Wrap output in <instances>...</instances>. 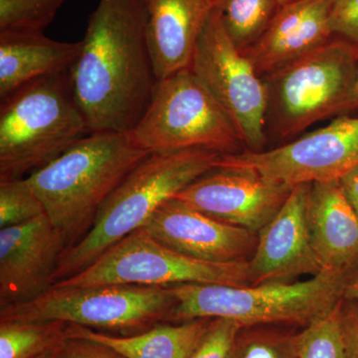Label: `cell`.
<instances>
[{"mask_svg": "<svg viewBox=\"0 0 358 358\" xmlns=\"http://www.w3.org/2000/svg\"><path fill=\"white\" fill-rule=\"evenodd\" d=\"M143 0H100L69 71L89 134L133 131L157 83Z\"/></svg>", "mask_w": 358, "mask_h": 358, "instance_id": "6da1fadb", "label": "cell"}, {"mask_svg": "<svg viewBox=\"0 0 358 358\" xmlns=\"http://www.w3.org/2000/svg\"><path fill=\"white\" fill-rule=\"evenodd\" d=\"M150 155L131 131L88 134L26 178L66 249L88 234L110 195Z\"/></svg>", "mask_w": 358, "mask_h": 358, "instance_id": "7a4b0ae2", "label": "cell"}, {"mask_svg": "<svg viewBox=\"0 0 358 358\" xmlns=\"http://www.w3.org/2000/svg\"><path fill=\"white\" fill-rule=\"evenodd\" d=\"M221 155L211 150H189L155 152L145 157L110 195L88 234L65 250L55 284L81 272L113 245L145 227L162 204L215 169Z\"/></svg>", "mask_w": 358, "mask_h": 358, "instance_id": "3957f363", "label": "cell"}, {"mask_svg": "<svg viewBox=\"0 0 358 358\" xmlns=\"http://www.w3.org/2000/svg\"><path fill=\"white\" fill-rule=\"evenodd\" d=\"M352 274L322 270L305 281L234 287L178 284L171 287L176 306L167 322L230 319L242 327L259 324L308 327L343 301Z\"/></svg>", "mask_w": 358, "mask_h": 358, "instance_id": "277c9868", "label": "cell"}, {"mask_svg": "<svg viewBox=\"0 0 358 358\" xmlns=\"http://www.w3.org/2000/svg\"><path fill=\"white\" fill-rule=\"evenodd\" d=\"M69 71L40 78L2 99L0 182L38 171L89 134Z\"/></svg>", "mask_w": 358, "mask_h": 358, "instance_id": "5b68a950", "label": "cell"}, {"mask_svg": "<svg viewBox=\"0 0 358 358\" xmlns=\"http://www.w3.org/2000/svg\"><path fill=\"white\" fill-rule=\"evenodd\" d=\"M358 51L333 40L263 77L267 88V136L288 140L327 117L352 110Z\"/></svg>", "mask_w": 358, "mask_h": 358, "instance_id": "8992f818", "label": "cell"}, {"mask_svg": "<svg viewBox=\"0 0 358 358\" xmlns=\"http://www.w3.org/2000/svg\"><path fill=\"white\" fill-rule=\"evenodd\" d=\"M131 133L150 154L206 150L234 155L247 150L234 122L190 68L157 81L147 110Z\"/></svg>", "mask_w": 358, "mask_h": 358, "instance_id": "52a82bcc", "label": "cell"}, {"mask_svg": "<svg viewBox=\"0 0 358 358\" xmlns=\"http://www.w3.org/2000/svg\"><path fill=\"white\" fill-rule=\"evenodd\" d=\"M176 306L169 286H53L35 300L0 308V320H61L101 333L134 336L167 322Z\"/></svg>", "mask_w": 358, "mask_h": 358, "instance_id": "ba28073f", "label": "cell"}, {"mask_svg": "<svg viewBox=\"0 0 358 358\" xmlns=\"http://www.w3.org/2000/svg\"><path fill=\"white\" fill-rule=\"evenodd\" d=\"M178 284L249 286V263H212L190 258L160 244L141 228L113 245L89 267L53 286Z\"/></svg>", "mask_w": 358, "mask_h": 358, "instance_id": "9c48e42d", "label": "cell"}, {"mask_svg": "<svg viewBox=\"0 0 358 358\" xmlns=\"http://www.w3.org/2000/svg\"><path fill=\"white\" fill-rule=\"evenodd\" d=\"M190 70L227 113L249 152L267 145L268 95L264 78L233 43L220 14L211 8Z\"/></svg>", "mask_w": 358, "mask_h": 358, "instance_id": "30bf717a", "label": "cell"}, {"mask_svg": "<svg viewBox=\"0 0 358 358\" xmlns=\"http://www.w3.org/2000/svg\"><path fill=\"white\" fill-rule=\"evenodd\" d=\"M358 166V117L341 115L331 124L271 150L222 155L217 167L254 169L289 186L336 180Z\"/></svg>", "mask_w": 358, "mask_h": 358, "instance_id": "8fae6325", "label": "cell"}, {"mask_svg": "<svg viewBox=\"0 0 358 358\" xmlns=\"http://www.w3.org/2000/svg\"><path fill=\"white\" fill-rule=\"evenodd\" d=\"M293 188L254 169L217 167L174 199L222 222L258 233L274 218Z\"/></svg>", "mask_w": 358, "mask_h": 358, "instance_id": "7c38bea8", "label": "cell"}, {"mask_svg": "<svg viewBox=\"0 0 358 358\" xmlns=\"http://www.w3.org/2000/svg\"><path fill=\"white\" fill-rule=\"evenodd\" d=\"M66 248L64 236L46 214L0 229V308L47 293Z\"/></svg>", "mask_w": 358, "mask_h": 358, "instance_id": "4fadbf2b", "label": "cell"}, {"mask_svg": "<svg viewBox=\"0 0 358 358\" xmlns=\"http://www.w3.org/2000/svg\"><path fill=\"white\" fill-rule=\"evenodd\" d=\"M143 229L182 255L212 263L246 262L258 242V233L222 222L178 199L162 204Z\"/></svg>", "mask_w": 358, "mask_h": 358, "instance_id": "5bb4252c", "label": "cell"}, {"mask_svg": "<svg viewBox=\"0 0 358 358\" xmlns=\"http://www.w3.org/2000/svg\"><path fill=\"white\" fill-rule=\"evenodd\" d=\"M310 183L294 186L274 218L258 232V242L248 261L251 285L292 282L322 272L313 251L308 222Z\"/></svg>", "mask_w": 358, "mask_h": 358, "instance_id": "9a60e30c", "label": "cell"}, {"mask_svg": "<svg viewBox=\"0 0 358 358\" xmlns=\"http://www.w3.org/2000/svg\"><path fill=\"white\" fill-rule=\"evenodd\" d=\"M334 0H291L280 6L265 31L243 53L268 76L313 53L334 38Z\"/></svg>", "mask_w": 358, "mask_h": 358, "instance_id": "2e32d148", "label": "cell"}, {"mask_svg": "<svg viewBox=\"0 0 358 358\" xmlns=\"http://www.w3.org/2000/svg\"><path fill=\"white\" fill-rule=\"evenodd\" d=\"M147 39L157 81L192 65L210 0H143Z\"/></svg>", "mask_w": 358, "mask_h": 358, "instance_id": "e0dca14e", "label": "cell"}, {"mask_svg": "<svg viewBox=\"0 0 358 358\" xmlns=\"http://www.w3.org/2000/svg\"><path fill=\"white\" fill-rule=\"evenodd\" d=\"M308 222L322 268L353 274L358 268V216L338 179L310 183Z\"/></svg>", "mask_w": 358, "mask_h": 358, "instance_id": "ac0fdd59", "label": "cell"}, {"mask_svg": "<svg viewBox=\"0 0 358 358\" xmlns=\"http://www.w3.org/2000/svg\"><path fill=\"white\" fill-rule=\"evenodd\" d=\"M81 41L61 42L44 32H0V98L40 78L69 71Z\"/></svg>", "mask_w": 358, "mask_h": 358, "instance_id": "d6986e66", "label": "cell"}, {"mask_svg": "<svg viewBox=\"0 0 358 358\" xmlns=\"http://www.w3.org/2000/svg\"><path fill=\"white\" fill-rule=\"evenodd\" d=\"M211 319L162 322L143 333L117 336L69 324V338H82L110 346L127 358H187Z\"/></svg>", "mask_w": 358, "mask_h": 358, "instance_id": "ffe728a7", "label": "cell"}, {"mask_svg": "<svg viewBox=\"0 0 358 358\" xmlns=\"http://www.w3.org/2000/svg\"><path fill=\"white\" fill-rule=\"evenodd\" d=\"M61 320H0V358H42L69 339Z\"/></svg>", "mask_w": 358, "mask_h": 358, "instance_id": "44dd1931", "label": "cell"}, {"mask_svg": "<svg viewBox=\"0 0 358 358\" xmlns=\"http://www.w3.org/2000/svg\"><path fill=\"white\" fill-rule=\"evenodd\" d=\"M226 32L244 52L262 35L279 9V0H210Z\"/></svg>", "mask_w": 358, "mask_h": 358, "instance_id": "7402d4cb", "label": "cell"}, {"mask_svg": "<svg viewBox=\"0 0 358 358\" xmlns=\"http://www.w3.org/2000/svg\"><path fill=\"white\" fill-rule=\"evenodd\" d=\"M298 334L287 326L242 327L232 358H300Z\"/></svg>", "mask_w": 358, "mask_h": 358, "instance_id": "603a6c76", "label": "cell"}, {"mask_svg": "<svg viewBox=\"0 0 358 358\" xmlns=\"http://www.w3.org/2000/svg\"><path fill=\"white\" fill-rule=\"evenodd\" d=\"M341 303L299 331L300 358H343Z\"/></svg>", "mask_w": 358, "mask_h": 358, "instance_id": "cb8c5ba5", "label": "cell"}, {"mask_svg": "<svg viewBox=\"0 0 358 358\" xmlns=\"http://www.w3.org/2000/svg\"><path fill=\"white\" fill-rule=\"evenodd\" d=\"M67 0H0V32H44Z\"/></svg>", "mask_w": 358, "mask_h": 358, "instance_id": "d4e9b609", "label": "cell"}, {"mask_svg": "<svg viewBox=\"0 0 358 358\" xmlns=\"http://www.w3.org/2000/svg\"><path fill=\"white\" fill-rule=\"evenodd\" d=\"M43 214V204L27 178L0 182V229L29 222Z\"/></svg>", "mask_w": 358, "mask_h": 358, "instance_id": "484cf974", "label": "cell"}, {"mask_svg": "<svg viewBox=\"0 0 358 358\" xmlns=\"http://www.w3.org/2000/svg\"><path fill=\"white\" fill-rule=\"evenodd\" d=\"M242 324L230 319H211L187 358H232Z\"/></svg>", "mask_w": 358, "mask_h": 358, "instance_id": "4316f807", "label": "cell"}, {"mask_svg": "<svg viewBox=\"0 0 358 358\" xmlns=\"http://www.w3.org/2000/svg\"><path fill=\"white\" fill-rule=\"evenodd\" d=\"M331 25L334 36L350 42L358 51V0H334Z\"/></svg>", "mask_w": 358, "mask_h": 358, "instance_id": "83f0119b", "label": "cell"}, {"mask_svg": "<svg viewBox=\"0 0 358 358\" xmlns=\"http://www.w3.org/2000/svg\"><path fill=\"white\" fill-rule=\"evenodd\" d=\"M62 358H127L102 343L82 338H70L60 350Z\"/></svg>", "mask_w": 358, "mask_h": 358, "instance_id": "f1b7e54d", "label": "cell"}, {"mask_svg": "<svg viewBox=\"0 0 358 358\" xmlns=\"http://www.w3.org/2000/svg\"><path fill=\"white\" fill-rule=\"evenodd\" d=\"M343 358H358V308L343 300L341 313Z\"/></svg>", "mask_w": 358, "mask_h": 358, "instance_id": "f546056e", "label": "cell"}, {"mask_svg": "<svg viewBox=\"0 0 358 358\" xmlns=\"http://www.w3.org/2000/svg\"><path fill=\"white\" fill-rule=\"evenodd\" d=\"M346 199L358 216V166L338 179Z\"/></svg>", "mask_w": 358, "mask_h": 358, "instance_id": "4dcf8cb0", "label": "cell"}, {"mask_svg": "<svg viewBox=\"0 0 358 358\" xmlns=\"http://www.w3.org/2000/svg\"><path fill=\"white\" fill-rule=\"evenodd\" d=\"M343 301L358 308V268L348 279L343 294Z\"/></svg>", "mask_w": 358, "mask_h": 358, "instance_id": "1f68e13d", "label": "cell"}, {"mask_svg": "<svg viewBox=\"0 0 358 358\" xmlns=\"http://www.w3.org/2000/svg\"><path fill=\"white\" fill-rule=\"evenodd\" d=\"M358 109V68L357 80H355V90H353L352 101V110Z\"/></svg>", "mask_w": 358, "mask_h": 358, "instance_id": "d6a6232c", "label": "cell"}, {"mask_svg": "<svg viewBox=\"0 0 358 358\" xmlns=\"http://www.w3.org/2000/svg\"><path fill=\"white\" fill-rule=\"evenodd\" d=\"M61 348H62V346H61ZM61 348L56 350V352H52L50 355H46V357L42 358H62L60 353Z\"/></svg>", "mask_w": 358, "mask_h": 358, "instance_id": "836d02e7", "label": "cell"}, {"mask_svg": "<svg viewBox=\"0 0 358 358\" xmlns=\"http://www.w3.org/2000/svg\"><path fill=\"white\" fill-rule=\"evenodd\" d=\"M280 3H286V2L291 1V0H279Z\"/></svg>", "mask_w": 358, "mask_h": 358, "instance_id": "e575fe53", "label": "cell"}]
</instances>
